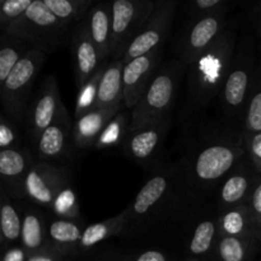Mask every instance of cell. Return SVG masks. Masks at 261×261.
Returning <instances> with one entry per match:
<instances>
[{"instance_id":"obj_1","label":"cell","mask_w":261,"mask_h":261,"mask_svg":"<svg viewBox=\"0 0 261 261\" xmlns=\"http://www.w3.org/2000/svg\"><path fill=\"white\" fill-rule=\"evenodd\" d=\"M42 63L43 55L41 51H28L18 61L15 68L2 86V97L5 109L17 119L22 117L25 97Z\"/></svg>"},{"instance_id":"obj_2","label":"cell","mask_w":261,"mask_h":261,"mask_svg":"<svg viewBox=\"0 0 261 261\" xmlns=\"http://www.w3.org/2000/svg\"><path fill=\"white\" fill-rule=\"evenodd\" d=\"M173 79L170 74H160L149 83L147 92L139 103L135 106L133 114L134 127H142L149 124L163 114L173 96Z\"/></svg>"},{"instance_id":"obj_3","label":"cell","mask_w":261,"mask_h":261,"mask_svg":"<svg viewBox=\"0 0 261 261\" xmlns=\"http://www.w3.org/2000/svg\"><path fill=\"white\" fill-rule=\"evenodd\" d=\"M154 64L153 54L138 58L135 60L124 65L122 73V84H124V101L126 107L137 106L144 93L147 92L148 81L152 74V68Z\"/></svg>"},{"instance_id":"obj_4","label":"cell","mask_w":261,"mask_h":261,"mask_svg":"<svg viewBox=\"0 0 261 261\" xmlns=\"http://www.w3.org/2000/svg\"><path fill=\"white\" fill-rule=\"evenodd\" d=\"M61 107L63 105L60 102L55 79L48 76L46 78L38 98L36 99L33 106L32 120H31V132L33 137L41 138L42 133L53 124Z\"/></svg>"},{"instance_id":"obj_5","label":"cell","mask_w":261,"mask_h":261,"mask_svg":"<svg viewBox=\"0 0 261 261\" xmlns=\"http://www.w3.org/2000/svg\"><path fill=\"white\" fill-rule=\"evenodd\" d=\"M237 157V150L227 145H212L199 154L195 172L201 180L212 181L223 176Z\"/></svg>"},{"instance_id":"obj_6","label":"cell","mask_w":261,"mask_h":261,"mask_svg":"<svg viewBox=\"0 0 261 261\" xmlns=\"http://www.w3.org/2000/svg\"><path fill=\"white\" fill-rule=\"evenodd\" d=\"M25 189L28 195L41 204H54L59 195V175L53 168L36 166L25 176Z\"/></svg>"},{"instance_id":"obj_7","label":"cell","mask_w":261,"mask_h":261,"mask_svg":"<svg viewBox=\"0 0 261 261\" xmlns=\"http://www.w3.org/2000/svg\"><path fill=\"white\" fill-rule=\"evenodd\" d=\"M122 73H124L122 63L112 64L103 71L98 84L94 110L112 109L119 106V102L124 93Z\"/></svg>"},{"instance_id":"obj_8","label":"cell","mask_w":261,"mask_h":261,"mask_svg":"<svg viewBox=\"0 0 261 261\" xmlns=\"http://www.w3.org/2000/svg\"><path fill=\"white\" fill-rule=\"evenodd\" d=\"M117 107L112 109H97L83 115L78 120L74 129V140L79 147H87L94 143L101 132L106 129L110 120L114 117Z\"/></svg>"},{"instance_id":"obj_9","label":"cell","mask_w":261,"mask_h":261,"mask_svg":"<svg viewBox=\"0 0 261 261\" xmlns=\"http://www.w3.org/2000/svg\"><path fill=\"white\" fill-rule=\"evenodd\" d=\"M139 3L130 0H116L112 4V42L114 45H121L125 36L132 32L133 27L138 23L142 15ZM112 48V46H111Z\"/></svg>"},{"instance_id":"obj_10","label":"cell","mask_w":261,"mask_h":261,"mask_svg":"<svg viewBox=\"0 0 261 261\" xmlns=\"http://www.w3.org/2000/svg\"><path fill=\"white\" fill-rule=\"evenodd\" d=\"M98 58L99 54L91 36L83 32L75 45V73L79 87L83 88L91 81L98 64Z\"/></svg>"},{"instance_id":"obj_11","label":"cell","mask_w":261,"mask_h":261,"mask_svg":"<svg viewBox=\"0 0 261 261\" xmlns=\"http://www.w3.org/2000/svg\"><path fill=\"white\" fill-rule=\"evenodd\" d=\"M66 132H68V124H66L65 109L63 106L59 110L53 124L42 133L38 139L40 154L43 157H56L61 154L65 147Z\"/></svg>"},{"instance_id":"obj_12","label":"cell","mask_w":261,"mask_h":261,"mask_svg":"<svg viewBox=\"0 0 261 261\" xmlns=\"http://www.w3.org/2000/svg\"><path fill=\"white\" fill-rule=\"evenodd\" d=\"M89 36L99 58H105L112 46V19L106 7H97L89 14Z\"/></svg>"},{"instance_id":"obj_13","label":"cell","mask_w":261,"mask_h":261,"mask_svg":"<svg viewBox=\"0 0 261 261\" xmlns=\"http://www.w3.org/2000/svg\"><path fill=\"white\" fill-rule=\"evenodd\" d=\"M163 31L165 27L163 24L160 23H155L154 27H150L148 30H145L144 32L139 33L132 42L127 46L126 54H125L124 63L127 64L130 61L135 60L138 58H142V56L148 55L150 54V51L161 42L163 37Z\"/></svg>"},{"instance_id":"obj_14","label":"cell","mask_w":261,"mask_h":261,"mask_svg":"<svg viewBox=\"0 0 261 261\" xmlns=\"http://www.w3.org/2000/svg\"><path fill=\"white\" fill-rule=\"evenodd\" d=\"M167 188V181L162 176H155L148 181L134 201V212L137 214H144L162 198Z\"/></svg>"},{"instance_id":"obj_15","label":"cell","mask_w":261,"mask_h":261,"mask_svg":"<svg viewBox=\"0 0 261 261\" xmlns=\"http://www.w3.org/2000/svg\"><path fill=\"white\" fill-rule=\"evenodd\" d=\"M24 24L33 25L36 28H51L58 27L60 24V19L51 12L45 4L43 0H33L31 7L24 13Z\"/></svg>"},{"instance_id":"obj_16","label":"cell","mask_w":261,"mask_h":261,"mask_svg":"<svg viewBox=\"0 0 261 261\" xmlns=\"http://www.w3.org/2000/svg\"><path fill=\"white\" fill-rule=\"evenodd\" d=\"M249 84V75L242 69H236L229 74L224 86V98L229 106H239L242 103Z\"/></svg>"},{"instance_id":"obj_17","label":"cell","mask_w":261,"mask_h":261,"mask_svg":"<svg viewBox=\"0 0 261 261\" xmlns=\"http://www.w3.org/2000/svg\"><path fill=\"white\" fill-rule=\"evenodd\" d=\"M219 31V22L216 17H205L199 20L190 33V46L193 50H203Z\"/></svg>"},{"instance_id":"obj_18","label":"cell","mask_w":261,"mask_h":261,"mask_svg":"<svg viewBox=\"0 0 261 261\" xmlns=\"http://www.w3.org/2000/svg\"><path fill=\"white\" fill-rule=\"evenodd\" d=\"M158 140H160V134L157 130H143L130 139V152L137 158H147L148 155L152 154L154 148L157 147Z\"/></svg>"},{"instance_id":"obj_19","label":"cell","mask_w":261,"mask_h":261,"mask_svg":"<svg viewBox=\"0 0 261 261\" xmlns=\"http://www.w3.org/2000/svg\"><path fill=\"white\" fill-rule=\"evenodd\" d=\"M22 241L25 249L30 251L42 246V222L36 214L30 213L23 219Z\"/></svg>"},{"instance_id":"obj_20","label":"cell","mask_w":261,"mask_h":261,"mask_svg":"<svg viewBox=\"0 0 261 261\" xmlns=\"http://www.w3.org/2000/svg\"><path fill=\"white\" fill-rule=\"evenodd\" d=\"M48 234L55 242L61 245L75 244L81 241L83 233L75 223L69 221H56L54 222L48 229Z\"/></svg>"},{"instance_id":"obj_21","label":"cell","mask_w":261,"mask_h":261,"mask_svg":"<svg viewBox=\"0 0 261 261\" xmlns=\"http://www.w3.org/2000/svg\"><path fill=\"white\" fill-rule=\"evenodd\" d=\"M25 168V160L23 154L14 149H2L0 152V173L4 177H17Z\"/></svg>"},{"instance_id":"obj_22","label":"cell","mask_w":261,"mask_h":261,"mask_svg":"<svg viewBox=\"0 0 261 261\" xmlns=\"http://www.w3.org/2000/svg\"><path fill=\"white\" fill-rule=\"evenodd\" d=\"M102 78V74H96L86 86L82 88L81 96L78 98V103H76L75 109V116L81 119V115L88 114V112L93 111L94 103H96L97 98V91H98V84Z\"/></svg>"},{"instance_id":"obj_23","label":"cell","mask_w":261,"mask_h":261,"mask_svg":"<svg viewBox=\"0 0 261 261\" xmlns=\"http://www.w3.org/2000/svg\"><path fill=\"white\" fill-rule=\"evenodd\" d=\"M0 224H2L3 236L9 241L17 240L22 232L20 227V219L18 213L13 208L12 204L4 203L2 206V213H0Z\"/></svg>"},{"instance_id":"obj_24","label":"cell","mask_w":261,"mask_h":261,"mask_svg":"<svg viewBox=\"0 0 261 261\" xmlns=\"http://www.w3.org/2000/svg\"><path fill=\"white\" fill-rule=\"evenodd\" d=\"M214 232H216V228H214V224L212 222H201L196 227L195 233H194L193 240H191V252L195 255H201L208 251L212 246V242H213Z\"/></svg>"},{"instance_id":"obj_25","label":"cell","mask_w":261,"mask_h":261,"mask_svg":"<svg viewBox=\"0 0 261 261\" xmlns=\"http://www.w3.org/2000/svg\"><path fill=\"white\" fill-rule=\"evenodd\" d=\"M219 257L222 261H245L246 259L245 244L234 236L224 237L219 244Z\"/></svg>"},{"instance_id":"obj_26","label":"cell","mask_w":261,"mask_h":261,"mask_svg":"<svg viewBox=\"0 0 261 261\" xmlns=\"http://www.w3.org/2000/svg\"><path fill=\"white\" fill-rule=\"evenodd\" d=\"M22 56L19 50L13 46H3L0 48V86L5 83Z\"/></svg>"},{"instance_id":"obj_27","label":"cell","mask_w":261,"mask_h":261,"mask_svg":"<svg viewBox=\"0 0 261 261\" xmlns=\"http://www.w3.org/2000/svg\"><path fill=\"white\" fill-rule=\"evenodd\" d=\"M247 180L244 176H233L224 184L222 189V199L226 203H237L244 198L247 190Z\"/></svg>"},{"instance_id":"obj_28","label":"cell","mask_w":261,"mask_h":261,"mask_svg":"<svg viewBox=\"0 0 261 261\" xmlns=\"http://www.w3.org/2000/svg\"><path fill=\"white\" fill-rule=\"evenodd\" d=\"M112 232V224L111 223H97L93 226L88 227L86 231L83 232V236L81 240V246L83 247H91L93 245L98 244L99 241L106 239L110 236Z\"/></svg>"},{"instance_id":"obj_29","label":"cell","mask_w":261,"mask_h":261,"mask_svg":"<svg viewBox=\"0 0 261 261\" xmlns=\"http://www.w3.org/2000/svg\"><path fill=\"white\" fill-rule=\"evenodd\" d=\"M33 0H5L2 4V18L3 20H18L28 8L31 7Z\"/></svg>"},{"instance_id":"obj_30","label":"cell","mask_w":261,"mask_h":261,"mask_svg":"<svg viewBox=\"0 0 261 261\" xmlns=\"http://www.w3.org/2000/svg\"><path fill=\"white\" fill-rule=\"evenodd\" d=\"M48 9L60 20H69L76 14V3L70 0H43Z\"/></svg>"},{"instance_id":"obj_31","label":"cell","mask_w":261,"mask_h":261,"mask_svg":"<svg viewBox=\"0 0 261 261\" xmlns=\"http://www.w3.org/2000/svg\"><path fill=\"white\" fill-rule=\"evenodd\" d=\"M54 209L60 216H71L75 209V195L70 189L60 191L54 201Z\"/></svg>"},{"instance_id":"obj_32","label":"cell","mask_w":261,"mask_h":261,"mask_svg":"<svg viewBox=\"0 0 261 261\" xmlns=\"http://www.w3.org/2000/svg\"><path fill=\"white\" fill-rule=\"evenodd\" d=\"M247 126L251 132L261 133V91L257 92L251 99L247 112Z\"/></svg>"},{"instance_id":"obj_33","label":"cell","mask_w":261,"mask_h":261,"mask_svg":"<svg viewBox=\"0 0 261 261\" xmlns=\"http://www.w3.org/2000/svg\"><path fill=\"white\" fill-rule=\"evenodd\" d=\"M222 227H223L226 233L232 234V236H236V234L242 233L245 229L244 214L239 211L229 212V213L224 217Z\"/></svg>"},{"instance_id":"obj_34","label":"cell","mask_w":261,"mask_h":261,"mask_svg":"<svg viewBox=\"0 0 261 261\" xmlns=\"http://www.w3.org/2000/svg\"><path fill=\"white\" fill-rule=\"evenodd\" d=\"M120 134H121V122L120 121H114L110 122L106 126V129L102 132L101 137L98 139V145H109L116 143V140L119 139Z\"/></svg>"},{"instance_id":"obj_35","label":"cell","mask_w":261,"mask_h":261,"mask_svg":"<svg viewBox=\"0 0 261 261\" xmlns=\"http://www.w3.org/2000/svg\"><path fill=\"white\" fill-rule=\"evenodd\" d=\"M14 140V133L8 126L4 121L0 125V147L3 149H7V147H10V144Z\"/></svg>"},{"instance_id":"obj_36","label":"cell","mask_w":261,"mask_h":261,"mask_svg":"<svg viewBox=\"0 0 261 261\" xmlns=\"http://www.w3.org/2000/svg\"><path fill=\"white\" fill-rule=\"evenodd\" d=\"M250 150H251V155L254 158L255 163L261 171V133L260 134H255V137L251 139Z\"/></svg>"},{"instance_id":"obj_37","label":"cell","mask_w":261,"mask_h":261,"mask_svg":"<svg viewBox=\"0 0 261 261\" xmlns=\"http://www.w3.org/2000/svg\"><path fill=\"white\" fill-rule=\"evenodd\" d=\"M251 206L256 218L261 222V184H259V186L255 189L254 195H252Z\"/></svg>"},{"instance_id":"obj_38","label":"cell","mask_w":261,"mask_h":261,"mask_svg":"<svg viewBox=\"0 0 261 261\" xmlns=\"http://www.w3.org/2000/svg\"><path fill=\"white\" fill-rule=\"evenodd\" d=\"M135 261H166V257L160 251H147L143 252Z\"/></svg>"},{"instance_id":"obj_39","label":"cell","mask_w":261,"mask_h":261,"mask_svg":"<svg viewBox=\"0 0 261 261\" xmlns=\"http://www.w3.org/2000/svg\"><path fill=\"white\" fill-rule=\"evenodd\" d=\"M3 261H27L24 251L20 249H12L5 254Z\"/></svg>"},{"instance_id":"obj_40","label":"cell","mask_w":261,"mask_h":261,"mask_svg":"<svg viewBox=\"0 0 261 261\" xmlns=\"http://www.w3.org/2000/svg\"><path fill=\"white\" fill-rule=\"evenodd\" d=\"M27 261H59V259L51 254H35L28 257Z\"/></svg>"},{"instance_id":"obj_41","label":"cell","mask_w":261,"mask_h":261,"mask_svg":"<svg viewBox=\"0 0 261 261\" xmlns=\"http://www.w3.org/2000/svg\"><path fill=\"white\" fill-rule=\"evenodd\" d=\"M219 4H221V0H198L196 2V5L200 9H211V8L217 7Z\"/></svg>"},{"instance_id":"obj_42","label":"cell","mask_w":261,"mask_h":261,"mask_svg":"<svg viewBox=\"0 0 261 261\" xmlns=\"http://www.w3.org/2000/svg\"><path fill=\"white\" fill-rule=\"evenodd\" d=\"M190 261H196V260H190Z\"/></svg>"}]
</instances>
